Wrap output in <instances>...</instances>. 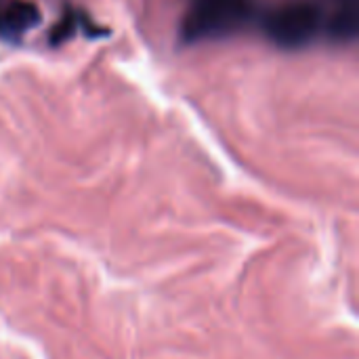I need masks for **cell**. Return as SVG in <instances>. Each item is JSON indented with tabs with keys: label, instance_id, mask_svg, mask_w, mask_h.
Masks as SVG:
<instances>
[{
	"label": "cell",
	"instance_id": "1",
	"mask_svg": "<svg viewBox=\"0 0 359 359\" xmlns=\"http://www.w3.org/2000/svg\"><path fill=\"white\" fill-rule=\"evenodd\" d=\"M252 13L250 0H191L181 36L185 42L225 38L242 29Z\"/></svg>",
	"mask_w": 359,
	"mask_h": 359
},
{
	"label": "cell",
	"instance_id": "2",
	"mask_svg": "<svg viewBox=\"0 0 359 359\" xmlns=\"http://www.w3.org/2000/svg\"><path fill=\"white\" fill-rule=\"evenodd\" d=\"M322 25V11L309 0L286 2L265 17V34L280 48H303L316 40Z\"/></svg>",
	"mask_w": 359,
	"mask_h": 359
},
{
	"label": "cell",
	"instance_id": "3",
	"mask_svg": "<svg viewBox=\"0 0 359 359\" xmlns=\"http://www.w3.org/2000/svg\"><path fill=\"white\" fill-rule=\"evenodd\" d=\"M40 21V8L32 0H11L0 13V29L8 38L25 36Z\"/></svg>",
	"mask_w": 359,
	"mask_h": 359
},
{
	"label": "cell",
	"instance_id": "4",
	"mask_svg": "<svg viewBox=\"0 0 359 359\" xmlns=\"http://www.w3.org/2000/svg\"><path fill=\"white\" fill-rule=\"evenodd\" d=\"M358 8H355V0H339V6L328 23V29L332 34V38L341 40V42H349L355 38V29H358Z\"/></svg>",
	"mask_w": 359,
	"mask_h": 359
},
{
	"label": "cell",
	"instance_id": "5",
	"mask_svg": "<svg viewBox=\"0 0 359 359\" xmlns=\"http://www.w3.org/2000/svg\"><path fill=\"white\" fill-rule=\"evenodd\" d=\"M76 34V15L74 13H65L48 32V42L50 46H59L65 44L72 36Z\"/></svg>",
	"mask_w": 359,
	"mask_h": 359
}]
</instances>
